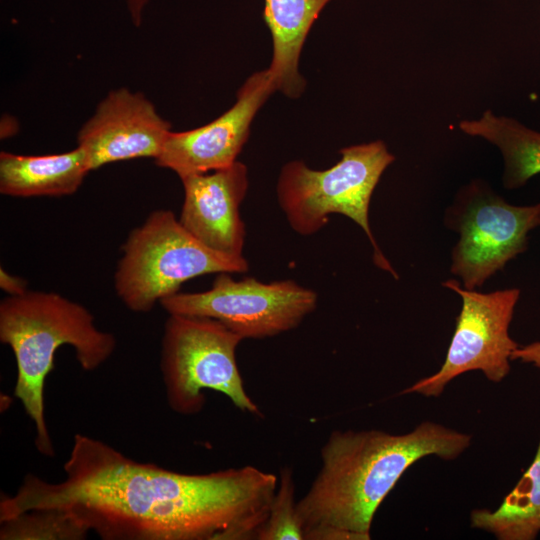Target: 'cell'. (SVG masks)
<instances>
[{
	"label": "cell",
	"mask_w": 540,
	"mask_h": 540,
	"mask_svg": "<svg viewBox=\"0 0 540 540\" xmlns=\"http://www.w3.org/2000/svg\"><path fill=\"white\" fill-rule=\"evenodd\" d=\"M63 469L58 483L27 474L13 496H1L0 521L58 507L104 540H250L257 539L278 488L276 475L251 465L180 473L80 433Z\"/></svg>",
	"instance_id": "cell-1"
},
{
	"label": "cell",
	"mask_w": 540,
	"mask_h": 540,
	"mask_svg": "<svg viewBox=\"0 0 540 540\" xmlns=\"http://www.w3.org/2000/svg\"><path fill=\"white\" fill-rule=\"evenodd\" d=\"M470 443L469 434L429 421L404 434L333 431L296 504L304 540H369L375 512L412 464L431 455L455 459Z\"/></svg>",
	"instance_id": "cell-2"
},
{
	"label": "cell",
	"mask_w": 540,
	"mask_h": 540,
	"mask_svg": "<svg viewBox=\"0 0 540 540\" xmlns=\"http://www.w3.org/2000/svg\"><path fill=\"white\" fill-rule=\"evenodd\" d=\"M0 341L13 351L17 378L14 395L35 426V447L45 457L55 448L45 420L44 389L56 351L73 347L85 371H94L114 353L116 338L99 330L83 305L54 292L26 291L0 303Z\"/></svg>",
	"instance_id": "cell-3"
},
{
	"label": "cell",
	"mask_w": 540,
	"mask_h": 540,
	"mask_svg": "<svg viewBox=\"0 0 540 540\" xmlns=\"http://www.w3.org/2000/svg\"><path fill=\"white\" fill-rule=\"evenodd\" d=\"M340 154L326 170H313L302 161L285 164L277 182L279 205L293 231L303 236L320 231L330 214L350 218L370 240L374 264L398 279L369 224L372 194L395 156L381 140L345 147Z\"/></svg>",
	"instance_id": "cell-4"
},
{
	"label": "cell",
	"mask_w": 540,
	"mask_h": 540,
	"mask_svg": "<svg viewBox=\"0 0 540 540\" xmlns=\"http://www.w3.org/2000/svg\"><path fill=\"white\" fill-rule=\"evenodd\" d=\"M114 288L132 312L146 313L195 277L244 273V256L216 252L195 238L170 210H156L133 229L121 247Z\"/></svg>",
	"instance_id": "cell-5"
},
{
	"label": "cell",
	"mask_w": 540,
	"mask_h": 540,
	"mask_svg": "<svg viewBox=\"0 0 540 540\" xmlns=\"http://www.w3.org/2000/svg\"><path fill=\"white\" fill-rule=\"evenodd\" d=\"M243 338L220 321L169 314L161 343L160 369L169 407L181 415L199 413L203 390L226 395L243 412L261 415L247 394L236 361Z\"/></svg>",
	"instance_id": "cell-6"
},
{
	"label": "cell",
	"mask_w": 540,
	"mask_h": 540,
	"mask_svg": "<svg viewBox=\"0 0 540 540\" xmlns=\"http://www.w3.org/2000/svg\"><path fill=\"white\" fill-rule=\"evenodd\" d=\"M445 223L460 235L450 271L464 288L476 290L527 250L529 232L540 226V203L509 204L487 182L476 179L457 192Z\"/></svg>",
	"instance_id": "cell-7"
},
{
	"label": "cell",
	"mask_w": 540,
	"mask_h": 540,
	"mask_svg": "<svg viewBox=\"0 0 540 540\" xmlns=\"http://www.w3.org/2000/svg\"><path fill=\"white\" fill-rule=\"evenodd\" d=\"M218 273L209 290L176 292L159 303L169 314L216 319L243 339H261L296 328L317 306L318 294L294 280L264 283Z\"/></svg>",
	"instance_id": "cell-8"
},
{
	"label": "cell",
	"mask_w": 540,
	"mask_h": 540,
	"mask_svg": "<svg viewBox=\"0 0 540 540\" xmlns=\"http://www.w3.org/2000/svg\"><path fill=\"white\" fill-rule=\"evenodd\" d=\"M442 285L462 300L445 361L438 372L422 378L403 393L438 397L451 380L468 371L480 370L495 383L510 372L511 356L519 344L509 335V326L520 290L482 293L462 287L456 279Z\"/></svg>",
	"instance_id": "cell-9"
},
{
	"label": "cell",
	"mask_w": 540,
	"mask_h": 540,
	"mask_svg": "<svg viewBox=\"0 0 540 540\" xmlns=\"http://www.w3.org/2000/svg\"><path fill=\"white\" fill-rule=\"evenodd\" d=\"M277 90L269 70L251 75L237 92L235 104L210 123L198 128L170 132L157 166L174 171L180 179L226 168L237 161L256 113Z\"/></svg>",
	"instance_id": "cell-10"
},
{
	"label": "cell",
	"mask_w": 540,
	"mask_h": 540,
	"mask_svg": "<svg viewBox=\"0 0 540 540\" xmlns=\"http://www.w3.org/2000/svg\"><path fill=\"white\" fill-rule=\"evenodd\" d=\"M171 132L152 102L141 92L113 90L77 135L90 170L105 164L150 157L155 159Z\"/></svg>",
	"instance_id": "cell-11"
},
{
	"label": "cell",
	"mask_w": 540,
	"mask_h": 540,
	"mask_svg": "<svg viewBox=\"0 0 540 540\" xmlns=\"http://www.w3.org/2000/svg\"><path fill=\"white\" fill-rule=\"evenodd\" d=\"M184 202L180 223L208 248L230 256H243L246 238L240 205L248 189L245 164L181 179Z\"/></svg>",
	"instance_id": "cell-12"
},
{
	"label": "cell",
	"mask_w": 540,
	"mask_h": 540,
	"mask_svg": "<svg viewBox=\"0 0 540 540\" xmlns=\"http://www.w3.org/2000/svg\"><path fill=\"white\" fill-rule=\"evenodd\" d=\"M78 146L49 155L0 153V192L13 197L66 196L75 193L90 172Z\"/></svg>",
	"instance_id": "cell-13"
},
{
	"label": "cell",
	"mask_w": 540,
	"mask_h": 540,
	"mask_svg": "<svg viewBox=\"0 0 540 540\" xmlns=\"http://www.w3.org/2000/svg\"><path fill=\"white\" fill-rule=\"evenodd\" d=\"M330 0H265L263 17L273 40L268 68L277 90L291 98L304 90L298 62L305 39L321 10Z\"/></svg>",
	"instance_id": "cell-14"
},
{
	"label": "cell",
	"mask_w": 540,
	"mask_h": 540,
	"mask_svg": "<svg viewBox=\"0 0 540 540\" xmlns=\"http://www.w3.org/2000/svg\"><path fill=\"white\" fill-rule=\"evenodd\" d=\"M459 129L496 146L503 158L502 184L508 190L524 186L540 174V132L514 118L486 110L480 118L462 120Z\"/></svg>",
	"instance_id": "cell-15"
},
{
	"label": "cell",
	"mask_w": 540,
	"mask_h": 540,
	"mask_svg": "<svg viewBox=\"0 0 540 540\" xmlns=\"http://www.w3.org/2000/svg\"><path fill=\"white\" fill-rule=\"evenodd\" d=\"M473 528L500 540H533L540 532V439L535 457L513 490L494 511L473 510Z\"/></svg>",
	"instance_id": "cell-16"
},
{
	"label": "cell",
	"mask_w": 540,
	"mask_h": 540,
	"mask_svg": "<svg viewBox=\"0 0 540 540\" xmlns=\"http://www.w3.org/2000/svg\"><path fill=\"white\" fill-rule=\"evenodd\" d=\"M1 540H83L90 530L69 510L43 507L0 521Z\"/></svg>",
	"instance_id": "cell-17"
},
{
	"label": "cell",
	"mask_w": 540,
	"mask_h": 540,
	"mask_svg": "<svg viewBox=\"0 0 540 540\" xmlns=\"http://www.w3.org/2000/svg\"><path fill=\"white\" fill-rule=\"evenodd\" d=\"M296 504L293 472L284 468L280 473L269 516L259 530L257 540H304Z\"/></svg>",
	"instance_id": "cell-18"
},
{
	"label": "cell",
	"mask_w": 540,
	"mask_h": 540,
	"mask_svg": "<svg viewBox=\"0 0 540 540\" xmlns=\"http://www.w3.org/2000/svg\"><path fill=\"white\" fill-rule=\"evenodd\" d=\"M0 288L9 296L21 295L28 291L25 279L11 275L3 268L0 269Z\"/></svg>",
	"instance_id": "cell-19"
},
{
	"label": "cell",
	"mask_w": 540,
	"mask_h": 540,
	"mask_svg": "<svg viewBox=\"0 0 540 540\" xmlns=\"http://www.w3.org/2000/svg\"><path fill=\"white\" fill-rule=\"evenodd\" d=\"M511 360H518L523 363L533 364L540 368V341L520 346L514 350Z\"/></svg>",
	"instance_id": "cell-20"
},
{
	"label": "cell",
	"mask_w": 540,
	"mask_h": 540,
	"mask_svg": "<svg viewBox=\"0 0 540 540\" xmlns=\"http://www.w3.org/2000/svg\"><path fill=\"white\" fill-rule=\"evenodd\" d=\"M132 23L139 27L142 24L143 13L149 0H125Z\"/></svg>",
	"instance_id": "cell-21"
}]
</instances>
